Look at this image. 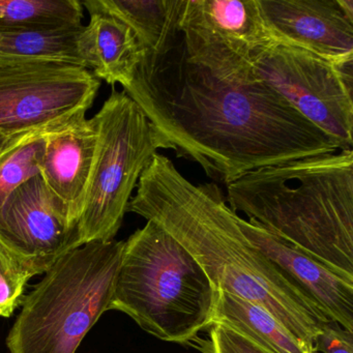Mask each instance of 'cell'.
Listing matches in <instances>:
<instances>
[{
	"label": "cell",
	"mask_w": 353,
	"mask_h": 353,
	"mask_svg": "<svg viewBox=\"0 0 353 353\" xmlns=\"http://www.w3.org/2000/svg\"><path fill=\"white\" fill-rule=\"evenodd\" d=\"M123 92L177 158L229 183L264 167L342 150L340 143L258 79H227L188 59L181 32L142 53Z\"/></svg>",
	"instance_id": "cell-1"
},
{
	"label": "cell",
	"mask_w": 353,
	"mask_h": 353,
	"mask_svg": "<svg viewBox=\"0 0 353 353\" xmlns=\"http://www.w3.org/2000/svg\"><path fill=\"white\" fill-rule=\"evenodd\" d=\"M127 212L152 221L201 265L216 290L236 295L274 315L309 353L328 318L280 268L256 249L216 183L196 185L161 154L143 171Z\"/></svg>",
	"instance_id": "cell-2"
},
{
	"label": "cell",
	"mask_w": 353,
	"mask_h": 353,
	"mask_svg": "<svg viewBox=\"0 0 353 353\" xmlns=\"http://www.w3.org/2000/svg\"><path fill=\"white\" fill-rule=\"evenodd\" d=\"M233 212L353 280V150L264 167L227 185Z\"/></svg>",
	"instance_id": "cell-3"
},
{
	"label": "cell",
	"mask_w": 353,
	"mask_h": 353,
	"mask_svg": "<svg viewBox=\"0 0 353 353\" xmlns=\"http://www.w3.org/2000/svg\"><path fill=\"white\" fill-rule=\"evenodd\" d=\"M216 292L191 253L148 221L125 241L109 311L160 340L190 345L212 325Z\"/></svg>",
	"instance_id": "cell-4"
},
{
	"label": "cell",
	"mask_w": 353,
	"mask_h": 353,
	"mask_svg": "<svg viewBox=\"0 0 353 353\" xmlns=\"http://www.w3.org/2000/svg\"><path fill=\"white\" fill-rule=\"evenodd\" d=\"M125 241H92L63 255L22 301L10 353H75L109 311Z\"/></svg>",
	"instance_id": "cell-5"
},
{
	"label": "cell",
	"mask_w": 353,
	"mask_h": 353,
	"mask_svg": "<svg viewBox=\"0 0 353 353\" xmlns=\"http://www.w3.org/2000/svg\"><path fill=\"white\" fill-rule=\"evenodd\" d=\"M98 144L83 208L78 221L80 245L114 241L134 189L158 154L169 150L139 106L114 88L92 117Z\"/></svg>",
	"instance_id": "cell-6"
},
{
	"label": "cell",
	"mask_w": 353,
	"mask_h": 353,
	"mask_svg": "<svg viewBox=\"0 0 353 353\" xmlns=\"http://www.w3.org/2000/svg\"><path fill=\"white\" fill-rule=\"evenodd\" d=\"M253 71L342 150H352L353 61L332 63L276 42L256 59Z\"/></svg>",
	"instance_id": "cell-7"
},
{
	"label": "cell",
	"mask_w": 353,
	"mask_h": 353,
	"mask_svg": "<svg viewBox=\"0 0 353 353\" xmlns=\"http://www.w3.org/2000/svg\"><path fill=\"white\" fill-rule=\"evenodd\" d=\"M179 32L188 59L227 79H254L256 59L276 43L258 0H185Z\"/></svg>",
	"instance_id": "cell-8"
},
{
	"label": "cell",
	"mask_w": 353,
	"mask_h": 353,
	"mask_svg": "<svg viewBox=\"0 0 353 353\" xmlns=\"http://www.w3.org/2000/svg\"><path fill=\"white\" fill-rule=\"evenodd\" d=\"M100 86L90 70L73 63L0 65V137L9 139L88 112Z\"/></svg>",
	"instance_id": "cell-9"
},
{
	"label": "cell",
	"mask_w": 353,
	"mask_h": 353,
	"mask_svg": "<svg viewBox=\"0 0 353 353\" xmlns=\"http://www.w3.org/2000/svg\"><path fill=\"white\" fill-rule=\"evenodd\" d=\"M0 245L32 276L81 247L78 223L41 175L20 185L0 206Z\"/></svg>",
	"instance_id": "cell-10"
},
{
	"label": "cell",
	"mask_w": 353,
	"mask_h": 353,
	"mask_svg": "<svg viewBox=\"0 0 353 353\" xmlns=\"http://www.w3.org/2000/svg\"><path fill=\"white\" fill-rule=\"evenodd\" d=\"M258 5L276 42L332 63L353 61V22L336 0H258Z\"/></svg>",
	"instance_id": "cell-11"
},
{
	"label": "cell",
	"mask_w": 353,
	"mask_h": 353,
	"mask_svg": "<svg viewBox=\"0 0 353 353\" xmlns=\"http://www.w3.org/2000/svg\"><path fill=\"white\" fill-rule=\"evenodd\" d=\"M248 241L299 286L324 315L353 332V280L274 235L255 221L237 216Z\"/></svg>",
	"instance_id": "cell-12"
},
{
	"label": "cell",
	"mask_w": 353,
	"mask_h": 353,
	"mask_svg": "<svg viewBox=\"0 0 353 353\" xmlns=\"http://www.w3.org/2000/svg\"><path fill=\"white\" fill-rule=\"evenodd\" d=\"M98 144V129L86 113L76 115L46 138L40 175L79 221L88 193Z\"/></svg>",
	"instance_id": "cell-13"
},
{
	"label": "cell",
	"mask_w": 353,
	"mask_h": 353,
	"mask_svg": "<svg viewBox=\"0 0 353 353\" xmlns=\"http://www.w3.org/2000/svg\"><path fill=\"white\" fill-rule=\"evenodd\" d=\"M81 3L90 18L76 41L78 57L99 80L123 88L131 81L143 49L133 30L119 18L100 9L94 0Z\"/></svg>",
	"instance_id": "cell-14"
},
{
	"label": "cell",
	"mask_w": 353,
	"mask_h": 353,
	"mask_svg": "<svg viewBox=\"0 0 353 353\" xmlns=\"http://www.w3.org/2000/svg\"><path fill=\"white\" fill-rule=\"evenodd\" d=\"M127 24L144 52L161 53L179 34L185 0H94Z\"/></svg>",
	"instance_id": "cell-15"
},
{
	"label": "cell",
	"mask_w": 353,
	"mask_h": 353,
	"mask_svg": "<svg viewBox=\"0 0 353 353\" xmlns=\"http://www.w3.org/2000/svg\"><path fill=\"white\" fill-rule=\"evenodd\" d=\"M212 323H224L272 353H309L294 334L264 307L216 290Z\"/></svg>",
	"instance_id": "cell-16"
},
{
	"label": "cell",
	"mask_w": 353,
	"mask_h": 353,
	"mask_svg": "<svg viewBox=\"0 0 353 353\" xmlns=\"http://www.w3.org/2000/svg\"><path fill=\"white\" fill-rule=\"evenodd\" d=\"M78 0H0V32L45 34L82 28Z\"/></svg>",
	"instance_id": "cell-17"
},
{
	"label": "cell",
	"mask_w": 353,
	"mask_h": 353,
	"mask_svg": "<svg viewBox=\"0 0 353 353\" xmlns=\"http://www.w3.org/2000/svg\"><path fill=\"white\" fill-rule=\"evenodd\" d=\"M67 121L50 123L8 139L0 150V206L20 185L40 175L47 136Z\"/></svg>",
	"instance_id": "cell-18"
},
{
	"label": "cell",
	"mask_w": 353,
	"mask_h": 353,
	"mask_svg": "<svg viewBox=\"0 0 353 353\" xmlns=\"http://www.w3.org/2000/svg\"><path fill=\"white\" fill-rule=\"evenodd\" d=\"M83 26L45 34L0 32V65L51 61L83 67L76 49V41Z\"/></svg>",
	"instance_id": "cell-19"
},
{
	"label": "cell",
	"mask_w": 353,
	"mask_h": 353,
	"mask_svg": "<svg viewBox=\"0 0 353 353\" xmlns=\"http://www.w3.org/2000/svg\"><path fill=\"white\" fill-rule=\"evenodd\" d=\"M32 274L0 245V317L10 318L22 303Z\"/></svg>",
	"instance_id": "cell-20"
},
{
	"label": "cell",
	"mask_w": 353,
	"mask_h": 353,
	"mask_svg": "<svg viewBox=\"0 0 353 353\" xmlns=\"http://www.w3.org/2000/svg\"><path fill=\"white\" fill-rule=\"evenodd\" d=\"M190 345L202 353H272L224 323H212L208 328V338L198 336Z\"/></svg>",
	"instance_id": "cell-21"
},
{
	"label": "cell",
	"mask_w": 353,
	"mask_h": 353,
	"mask_svg": "<svg viewBox=\"0 0 353 353\" xmlns=\"http://www.w3.org/2000/svg\"><path fill=\"white\" fill-rule=\"evenodd\" d=\"M315 349L322 353H353V332L328 320L316 338Z\"/></svg>",
	"instance_id": "cell-22"
},
{
	"label": "cell",
	"mask_w": 353,
	"mask_h": 353,
	"mask_svg": "<svg viewBox=\"0 0 353 353\" xmlns=\"http://www.w3.org/2000/svg\"><path fill=\"white\" fill-rule=\"evenodd\" d=\"M344 15L353 22V0H336Z\"/></svg>",
	"instance_id": "cell-23"
},
{
	"label": "cell",
	"mask_w": 353,
	"mask_h": 353,
	"mask_svg": "<svg viewBox=\"0 0 353 353\" xmlns=\"http://www.w3.org/2000/svg\"><path fill=\"white\" fill-rule=\"evenodd\" d=\"M8 139H3V138L0 137V150H1V148H3V145H5Z\"/></svg>",
	"instance_id": "cell-24"
}]
</instances>
